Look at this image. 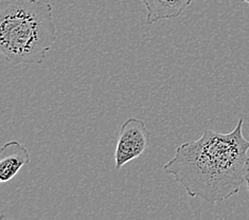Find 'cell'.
<instances>
[{
    "instance_id": "obj_1",
    "label": "cell",
    "mask_w": 249,
    "mask_h": 220,
    "mask_svg": "<svg viewBox=\"0 0 249 220\" xmlns=\"http://www.w3.org/2000/svg\"><path fill=\"white\" fill-rule=\"evenodd\" d=\"M243 125L240 118L232 132L206 129L199 139L180 144L164 164V172L173 176L189 196L207 203L231 198L246 181L249 141L243 135Z\"/></svg>"
},
{
    "instance_id": "obj_2",
    "label": "cell",
    "mask_w": 249,
    "mask_h": 220,
    "mask_svg": "<svg viewBox=\"0 0 249 220\" xmlns=\"http://www.w3.org/2000/svg\"><path fill=\"white\" fill-rule=\"evenodd\" d=\"M52 4L44 0H2L0 52L11 65H40L57 39Z\"/></svg>"
},
{
    "instance_id": "obj_3",
    "label": "cell",
    "mask_w": 249,
    "mask_h": 220,
    "mask_svg": "<svg viewBox=\"0 0 249 220\" xmlns=\"http://www.w3.org/2000/svg\"><path fill=\"white\" fill-rule=\"evenodd\" d=\"M151 144V133L140 118H129L124 122L119 132L116 151V169H121L126 163L137 159Z\"/></svg>"
},
{
    "instance_id": "obj_4",
    "label": "cell",
    "mask_w": 249,
    "mask_h": 220,
    "mask_svg": "<svg viewBox=\"0 0 249 220\" xmlns=\"http://www.w3.org/2000/svg\"><path fill=\"white\" fill-rule=\"evenodd\" d=\"M30 161L27 147L20 142L9 141L4 143L0 150V181L9 182Z\"/></svg>"
},
{
    "instance_id": "obj_5",
    "label": "cell",
    "mask_w": 249,
    "mask_h": 220,
    "mask_svg": "<svg viewBox=\"0 0 249 220\" xmlns=\"http://www.w3.org/2000/svg\"><path fill=\"white\" fill-rule=\"evenodd\" d=\"M147 14L146 23L154 25L158 21L174 19L190 7L193 0H142Z\"/></svg>"
},
{
    "instance_id": "obj_6",
    "label": "cell",
    "mask_w": 249,
    "mask_h": 220,
    "mask_svg": "<svg viewBox=\"0 0 249 220\" xmlns=\"http://www.w3.org/2000/svg\"><path fill=\"white\" fill-rule=\"evenodd\" d=\"M246 182H247V188L249 191V158L247 161V171H246Z\"/></svg>"
},
{
    "instance_id": "obj_7",
    "label": "cell",
    "mask_w": 249,
    "mask_h": 220,
    "mask_svg": "<svg viewBox=\"0 0 249 220\" xmlns=\"http://www.w3.org/2000/svg\"><path fill=\"white\" fill-rule=\"evenodd\" d=\"M242 2H246V3H248L249 4V0H241Z\"/></svg>"
}]
</instances>
